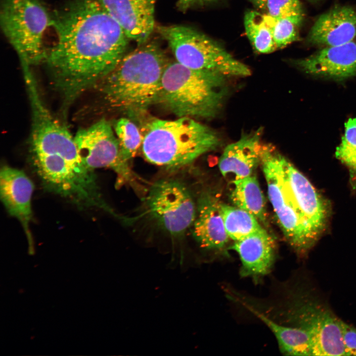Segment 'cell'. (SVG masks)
<instances>
[{
  "label": "cell",
  "instance_id": "obj_1",
  "mask_svg": "<svg viewBox=\"0 0 356 356\" xmlns=\"http://www.w3.org/2000/svg\"><path fill=\"white\" fill-rule=\"evenodd\" d=\"M57 41L45 59L66 104L98 84L126 54L128 38L95 0H71L52 20Z\"/></svg>",
  "mask_w": 356,
  "mask_h": 356
},
{
  "label": "cell",
  "instance_id": "obj_2",
  "mask_svg": "<svg viewBox=\"0 0 356 356\" xmlns=\"http://www.w3.org/2000/svg\"><path fill=\"white\" fill-rule=\"evenodd\" d=\"M168 62L157 44L138 45L99 83L104 100L130 118L141 119L158 102Z\"/></svg>",
  "mask_w": 356,
  "mask_h": 356
},
{
  "label": "cell",
  "instance_id": "obj_3",
  "mask_svg": "<svg viewBox=\"0 0 356 356\" xmlns=\"http://www.w3.org/2000/svg\"><path fill=\"white\" fill-rule=\"evenodd\" d=\"M141 150L149 163L168 170L187 166L221 143L218 133L196 119H153L143 126Z\"/></svg>",
  "mask_w": 356,
  "mask_h": 356
},
{
  "label": "cell",
  "instance_id": "obj_4",
  "mask_svg": "<svg viewBox=\"0 0 356 356\" xmlns=\"http://www.w3.org/2000/svg\"><path fill=\"white\" fill-rule=\"evenodd\" d=\"M226 77L168 62L157 103L178 117L211 119L221 111L228 93Z\"/></svg>",
  "mask_w": 356,
  "mask_h": 356
},
{
  "label": "cell",
  "instance_id": "obj_5",
  "mask_svg": "<svg viewBox=\"0 0 356 356\" xmlns=\"http://www.w3.org/2000/svg\"><path fill=\"white\" fill-rule=\"evenodd\" d=\"M295 293L288 299L287 305L276 309L272 316L259 313L258 317L269 329L288 327L306 331L311 338L312 356H348L339 319L305 293Z\"/></svg>",
  "mask_w": 356,
  "mask_h": 356
},
{
  "label": "cell",
  "instance_id": "obj_6",
  "mask_svg": "<svg viewBox=\"0 0 356 356\" xmlns=\"http://www.w3.org/2000/svg\"><path fill=\"white\" fill-rule=\"evenodd\" d=\"M157 29L176 61L188 68L226 77H244L251 74L248 66L234 58L218 42L192 27L171 25Z\"/></svg>",
  "mask_w": 356,
  "mask_h": 356
},
{
  "label": "cell",
  "instance_id": "obj_7",
  "mask_svg": "<svg viewBox=\"0 0 356 356\" xmlns=\"http://www.w3.org/2000/svg\"><path fill=\"white\" fill-rule=\"evenodd\" d=\"M52 20L41 0L1 1V28L21 64L31 67L45 60L44 36Z\"/></svg>",
  "mask_w": 356,
  "mask_h": 356
},
{
  "label": "cell",
  "instance_id": "obj_8",
  "mask_svg": "<svg viewBox=\"0 0 356 356\" xmlns=\"http://www.w3.org/2000/svg\"><path fill=\"white\" fill-rule=\"evenodd\" d=\"M279 154L273 146L263 145L261 164L267 184L268 198L287 241L298 253H305L317 239L289 196L281 174Z\"/></svg>",
  "mask_w": 356,
  "mask_h": 356
},
{
  "label": "cell",
  "instance_id": "obj_9",
  "mask_svg": "<svg viewBox=\"0 0 356 356\" xmlns=\"http://www.w3.org/2000/svg\"><path fill=\"white\" fill-rule=\"evenodd\" d=\"M146 213L155 223L172 236L182 235L196 216V204L187 187L174 179L153 183L145 198Z\"/></svg>",
  "mask_w": 356,
  "mask_h": 356
},
{
  "label": "cell",
  "instance_id": "obj_10",
  "mask_svg": "<svg viewBox=\"0 0 356 356\" xmlns=\"http://www.w3.org/2000/svg\"><path fill=\"white\" fill-rule=\"evenodd\" d=\"M74 137L79 154L89 168L110 169L117 174L118 184L126 182L137 186L129 163L121 157L114 130L106 120L102 119L79 130Z\"/></svg>",
  "mask_w": 356,
  "mask_h": 356
},
{
  "label": "cell",
  "instance_id": "obj_11",
  "mask_svg": "<svg viewBox=\"0 0 356 356\" xmlns=\"http://www.w3.org/2000/svg\"><path fill=\"white\" fill-rule=\"evenodd\" d=\"M279 161L289 196L317 239L325 225L327 212L325 204L307 178L280 153Z\"/></svg>",
  "mask_w": 356,
  "mask_h": 356
},
{
  "label": "cell",
  "instance_id": "obj_12",
  "mask_svg": "<svg viewBox=\"0 0 356 356\" xmlns=\"http://www.w3.org/2000/svg\"><path fill=\"white\" fill-rule=\"evenodd\" d=\"M34 184L21 170L8 165L0 170V197L5 209L20 222L29 245V254H34V241L30 225L33 218L31 199Z\"/></svg>",
  "mask_w": 356,
  "mask_h": 356
},
{
  "label": "cell",
  "instance_id": "obj_13",
  "mask_svg": "<svg viewBox=\"0 0 356 356\" xmlns=\"http://www.w3.org/2000/svg\"><path fill=\"white\" fill-rule=\"evenodd\" d=\"M121 26L130 40L146 43L154 27L155 0H95Z\"/></svg>",
  "mask_w": 356,
  "mask_h": 356
},
{
  "label": "cell",
  "instance_id": "obj_14",
  "mask_svg": "<svg viewBox=\"0 0 356 356\" xmlns=\"http://www.w3.org/2000/svg\"><path fill=\"white\" fill-rule=\"evenodd\" d=\"M294 64L308 74L345 79L356 75V42L325 46Z\"/></svg>",
  "mask_w": 356,
  "mask_h": 356
},
{
  "label": "cell",
  "instance_id": "obj_15",
  "mask_svg": "<svg viewBox=\"0 0 356 356\" xmlns=\"http://www.w3.org/2000/svg\"><path fill=\"white\" fill-rule=\"evenodd\" d=\"M218 196L208 191L201 193L196 204L192 234L199 246L208 250L224 248L228 241Z\"/></svg>",
  "mask_w": 356,
  "mask_h": 356
},
{
  "label": "cell",
  "instance_id": "obj_16",
  "mask_svg": "<svg viewBox=\"0 0 356 356\" xmlns=\"http://www.w3.org/2000/svg\"><path fill=\"white\" fill-rule=\"evenodd\" d=\"M262 132L259 129L242 135L226 146L219 161V170L224 177L232 181L253 175L261 164Z\"/></svg>",
  "mask_w": 356,
  "mask_h": 356
},
{
  "label": "cell",
  "instance_id": "obj_17",
  "mask_svg": "<svg viewBox=\"0 0 356 356\" xmlns=\"http://www.w3.org/2000/svg\"><path fill=\"white\" fill-rule=\"evenodd\" d=\"M356 37V10L336 6L315 21L307 38L308 44L325 46L352 42Z\"/></svg>",
  "mask_w": 356,
  "mask_h": 356
},
{
  "label": "cell",
  "instance_id": "obj_18",
  "mask_svg": "<svg viewBox=\"0 0 356 356\" xmlns=\"http://www.w3.org/2000/svg\"><path fill=\"white\" fill-rule=\"evenodd\" d=\"M231 249L240 259L242 276L260 278L269 272L275 261L274 240L264 228L234 241Z\"/></svg>",
  "mask_w": 356,
  "mask_h": 356
},
{
  "label": "cell",
  "instance_id": "obj_19",
  "mask_svg": "<svg viewBox=\"0 0 356 356\" xmlns=\"http://www.w3.org/2000/svg\"><path fill=\"white\" fill-rule=\"evenodd\" d=\"M233 187L230 199L234 206L254 215L264 224L267 223L266 203L263 193L255 176L231 181Z\"/></svg>",
  "mask_w": 356,
  "mask_h": 356
},
{
  "label": "cell",
  "instance_id": "obj_20",
  "mask_svg": "<svg viewBox=\"0 0 356 356\" xmlns=\"http://www.w3.org/2000/svg\"><path fill=\"white\" fill-rule=\"evenodd\" d=\"M220 209L226 233L234 241L263 228L258 219L245 210L222 202Z\"/></svg>",
  "mask_w": 356,
  "mask_h": 356
},
{
  "label": "cell",
  "instance_id": "obj_21",
  "mask_svg": "<svg viewBox=\"0 0 356 356\" xmlns=\"http://www.w3.org/2000/svg\"><path fill=\"white\" fill-rule=\"evenodd\" d=\"M244 24L246 34L256 51L267 54L277 49L264 14L249 10L245 14Z\"/></svg>",
  "mask_w": 356,
  "mask_h": 356
},
{
  "label": "cell",
  "instance_id": "obj_22",
  "mask_svg": "<svg viewBox=\"0 0 356 356\" xmlns=\"http://www.w3.org/2000/svg\"><path fill=\"white\" fill-rule=\"evenodd\" d=\"M114 130L119 142L121 157L129 163L141 146L143 135L136 124L127 118L117 120Z\"/></svg>",
  "mask_w": 356,
  "mask_h": 356
},
{
  "label": "cell",
  "instance_id": "obj_23",
  "mask_svg": "<svg viewBox=\"0 0 356 356\" xmlns=\"http://www.w3.org/2000/svg\"><path fill=\"white\" fill-rule=\"evenodd\" d=\"M335 155L348 167L356 189V117L350 118L345 124V134L336 148Z\"/></svg>",
  "mask_w": 356,
  "mask_h": 356
},
{
  "label": "cell",
  "instance_id": "obj_24",
  "mask_svg": "<svg viewBox=\"0 0 356 356\" xmlns=\"http://www.w3.org/2000/svg\"><path fill=\"white\" fill-rule=\"evenodd\" d=\"M277 49L285 47L298 39V26L300 23L288 18H277L264 14Z\"/></svg>",
  "mask_w": 356,
  "mask_h": 356
},
{
  "label": "cell",
  "instance_id": "obj_25",
  "mask_svg": "<svg viewBox=\"0 0 356 356\" xmlns=\"http://www.w3.org/2000/svg\"><path fill=\"white\" fill-rule=\"evenodd\" d=\"M267 14L277 18H288L300 24L303 20V11L299 0H267Z\"/></svg>",
  "mask_w": 356,
  "mask_h": 356
},
{
  "label": "cell",
  "instance_id": "obj_26",
  "mask_svg": "<svg viewBox=\"0 0 356 356\" xmlns=\"http://www.w3.org/2000/svg\"><path fill=\"white\" fill-rule=\"evenodd\" d=\"M339 325L348 356H356V329L340 319Z\"/></svg>",
  "mask_w": 356,
  "mask_h": 356
},
{
  "label": "cell",
  "instance_id": "obj_27",
  "mask_svg": "<svg viewBox=\"0 0 356 356\" xmlns=\"http://www.w3.org/2000/svg\"><path fill=\"white\" fill-rule=\"evenodd\" d=\"M197 0H178L177 6L178 9L185 11Z\"/></svg>",
  "mask_w": 356,
  "mask_h": 356
},
{
  "label": "cell",
  "instance_id": "obj_28",
  "mask_svg": "<svg viewBox=\"0 0 356 356\" xmlns=\"http://www.w3.org/2000/svg\"><path fill=\"white\" fill-rule=\"evenodd\" d=\"M259 8L265 9L267 0H251Z\"/></svg>",
  "mask_w": 356,
  "mask_h": 356
},
{
  "label": "cell",
  "instance_id": "obj_29",
  "mask_svg": "<svg viewBox=\"0 0 356 356\" xmlns=\"http://www.w3.org/2000/svg\"><path fill=\"white\" fill-rule=\"evenodd\" d=\"M205 0V1H210V0Z\"/></svg>",
  "mask_w": 356,
  "mask_h": 356
},
{
  "label": "cell",
  "instance_id": "obj_30",
  "mask_svg": "<svg viewBox=\"0 0 356 356\" xmlns=\"http://www.w3.org/2000/svg\"><path fill=\"white\" fill-rule=\"evenodd\" d=\"M312 0V1H314V0Z\"/></svg>",
  "mask_w": 356,
  "mask_h": 356
},
{
  "label": "cell",
  "instance_id": "obj_31",
  "mask_svg": "<svg viewBox=\"0 0 356 356\" xmlns=\"http://www.w3.org/2000/svg\"></svg>",
  "mask_w": 356,
  "mask_h": 356
}]
</instances>
